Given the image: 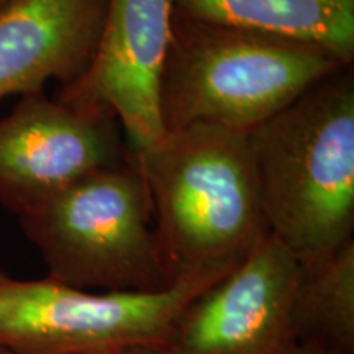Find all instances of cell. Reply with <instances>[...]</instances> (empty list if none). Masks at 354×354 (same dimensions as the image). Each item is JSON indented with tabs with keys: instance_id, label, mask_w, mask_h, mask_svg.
<instances>
[{
	"instance_id": "cell-10",
	"label": "cell",
	"mask_w": 354,
	"mask_h": 354,
	"mask_svg": "<svg viewBox=\"0 0 354 354\" xmlns=\"http://www.w3.org/2000/svg\"><path fill=\"white\" fill-rule=\"evenodd\" d=\"M174 13L297 39L354 61V0H174Z\"/></svg>"
},
{
	"instance_id": "cell-3",
	"label": "cell",
	"mask_w": 354,
	"mask_h": 354,
	"mask_svg": "<svg viewBox=\"0 0 354 354\" xmlns=\"http://www.w3.org/2000/svg\"><path fill=\"white\" fill-rule=\"evenodd\" d=\"M344 66L315 44L172 13L159 117L166 133L209 125L250 135Z\"/></svg>"
},
{
	"instance_id": "cell-11",
	"label": "cell",
	"mask_w": 354,
	"mask_h": 354,
	"mask_svg": "<svg viewBox=\"0 0 354 354\" xmlns=\"http://www.w3.org/2000/svg\"><path fill=\"white\" fill-rule=\"evenodd\" d=\"M289 320L295 342L354 354V240L320 263L299 266Z\"/></svg>"
},
{
	"instance_id": "cell-9",
	"label": "cell",
	"mask_w": 354,
	"mask_h": 354,
	"mask_svg": "<svg viewBox=\"0 0 354 354\" xmlns=\"http://www.w3.org/2000/svg\"><path fill=\"white\" fill-rule=\"evenodd\" d=\"M107 0H10L0 8V99L76 81L99 43Z\"/></svg>"
},
{
	"instance_id": "cell-13",
	"label": "cell",
	"mask_w": 354,
	"mask_h": 354,
	"mask_svg": "<svg viewBox=\"0 0 354 354\" xmlns=\"http://www.w3.org/2000/svg\"><path fill=\"white\" fill-rule=\"evenodd\" d=\"M120 354H167L165 349L159 346H153V348H133V349H127Z\"/></svg>"
},
{
	"instance_id": "cell-2",
	"label": "cell",
	"mask_w": 354,
	"mask_h": 354,
	"mask_svg": "<svg viewBox=\"0 0 354 354\" xmlns=\"http://www.w3.org/2000/svg\"><path fill=\"white\" fill-rule=\"evenodd\" d=\"M135 158L176 281L232 272L269 233L248 133L192 125Z\"/></svg>"
},
{
	"instance_id": "cell-15",
	"label": "cell",
	"mask_w": 354,
	"mask_h": 354,
	"mask_svg": "<svg viewBox=\"0 0 354 354\" xmlns=\"http://www.w3.org/2000/svg\"><path fill=\"white\" fill-rule=\"evenodd\" d=\"M8 2H10V0H0V8H2L3 6H7Z\"/></svg>"
},
{
	"instance_id": "cell-14",
	"label": "cell",
	"mask_w": 354,
	"mask_h": 354,
	"mask_svg": "<svg viewBox=\"0 0 354 354\" xmlns=\"http://www.w3.org/2000/svg\"><path fill=\"white\" fill-rule=\"evenodd\" d=\"M0 354H15V353L8 351V349H3V348H0Z\"/></svg>"
},
{
	"instance_id": "cell-6",
	"label": "cell",
	"mask_w": 354,
	"mask_h": 354,
	"mask_svg": "<svg viewBox=\"0 0 354 354\" xmlns=\"http://www.w3.org/2000/svg\"><path fill=\"white\" fill-rule=\"evenodd\" d=\"M110 110L76 107L44 92L21 95L0 118V203L17 216L133 149Z\"/></svg>"
},
{
	"instance_id": "cell-4",
	"label": "cell",
	"mask_w": 354,
	"mask_h": 354,
	"mask_svg": "<svg viewBox=\"0 0 354 354\" xmlns=\"http://www.w3.org/2000/svg\"><path fill=\"white\" fill-rule=\"evenodd\" d=\"M48 277L87 292H159L176 284L133 151L19 216Z\"/></svg>"
},
{
	"instance_id": "cell-1",
	"label": "cell",
	"mask_w": 354,
	"mask_h": 354,
	"mask_svg": "<svg viewBox=\"0 0 354 354\" xmlns=\"http://www.w3.org/2000/svg\"><path fill=\"white\" fill-rule=\"evenodd\" d=\"M269 234L299 266L354 234V66L305 91L248 135Z\"/></svg>"
},
{
	"instance_id": "cell-7",
	"label": "cell",
	"mask_w": 354,
	"mask_h": 354,
	"mask_svg": "<svg viewBox=\"0 0 354 354\" xmlns=\"http://www.w3.org/2000/svg\"><path fill=\"white\" fill-rule=\"evenodd\" d=\"M174 0H107L99 43L86 71L55 99L110 110L133 151L166 135L159 117V82L171 38Z\"/></svg>"
},
{
	"instance_id": "cell-16",
	"label": "cell",
	"mask_w": 354,
	"mask_h": 354,
	"mask_svg": "<svg viewBox=\"0 0 354 354\" xmlns=\"http://www.w3.org/2000/svg\"><path fill=\"white\" fill-rule=\"evenodd\" d=\"M0 272H2V269H0Z\"/></svg>"
},
{
	"instance_id": "cell-5",
	"label": "cell",
	"mask_w": 354,
	"mask_h": 354,
	"mask_svg": "<svg viewBox=\"0 0 354 354\" xmlns=\"http://www.w3.org/2000/svg\"><path fill=\"white\" fill-rule=\"evenodd\" d=\"M227 274L183 277L159 292H87L0 272V348L15 354H120L162 348L177 318Z\"/></svg>"
},
{
	"instance_id": "cell-12",
	"label": "cell",
	"mask_w": 354,
	"mask_h": 354,
	"mask_svg": "<svg viewBox=\"0 0 354 354\" xmlns=\"http://www.w3.org/2000/svg\"><path fill=\"white\" fill-rule=\"evenodd\" d=\"M279 354H333V353L323 351V349L308 346V344H302L299 342H292L290 344H287V346Z\"/></svg>"
},
{
	"instance_id": "cell-8",
	"label": "cell",
	"mask_w": 354,
	"mask_h": 354,
	"mask_svg": "<svg viewBox=\"0 0 354 354\" xmlns=\"http://www.w3.org/2000/svg\"><path fill=\"white\" fill-rule=\"evenodd\" d=\"M299 263L266 234L246 259L190 302L162 349L167 354H279L295 342L290 300Z\"/></svg>"
}]
</instances>
